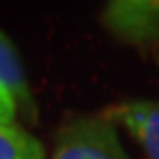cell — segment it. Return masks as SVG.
Here are the masks:
<instances>
[{"instance_id":"1","label":"cell","mask_w":159,"mask_h":159,"mask_svg":"<svg viewBox=\"0 0 159 159\" xmlns=\"http://www.w3.org/2000/svg\"><path fill=\"white\" fill-rule=\"evenodd\" d=\"M52 159H132L122 147L118 126L106 114L77 116L54 136Z\"/></svg>"},{"instance_id":"2","label":"cell","mask_w":159,"mask_h":159,"mask_svg":"<svg viewBox=\"0 0 159 159\" xmlns=\"http://www.w3.org/2000/svg\"><path fill=\"white\" fill-rule=\"evenodd\" d=\"M101 25L122 43L151 48L159 41V0H112L101 11Z\"/></svg>"},{"instance_id":"3","label":"cell","mask_w":159,"mask_h":159,"mask_svg":"<svg viewBox=\"0 0 159 159\" xmlns=\"http://www.w3.org/2000/svg\"><path fill=\"white\" fill-rule=\"evenodd\" d=\"M103 114L116 126L128 130L147 159H159V101L126 99L107 107Z\"/></svg>"},{"instance_id":"4","label":"cell","mask_w":159,"mask_h":159,"mask_svg":"<svg viewBox=\"0 0 159 159\" xmlns=\"http://www.w3.org/2000/svg\"><path fill=\"white\" fill-rule=\"evenodd\" d=\"M0 101L11 107L15 116L21 114L25 120L37 118V103L29 87L23 62L19 58L15 43L0 31Z\"/></svg>"},{"instance_id":"5","label":"cell","mask_w":159,"mask_h":159,"mask_svg":"<svg viewBox=\"0 0 159 159\" xmlns=\"http://www.w3.org/2000/svg\"><path fill=\"white\" fill-rule=\"evenodd\" d=\"M0 159H46V149L17 122H0Z\"/></svg>"},{"instance_id":"6","label":"cell","mask_w":159,"mask_h":159,"mask_svg":"<svg viewBox=\"0 0 159 159\" xmlns=\"http://www.w3.org/2000/svg\"><path fill=\"white\" fill-rule=\"evenodd\" d=\"M0 122H15V112L4 101H0Z\"/></svg>"},{"instance_id":"7","label":"cell","mask_w":159,"mask_h":159,"mask_svg":"<svg viewBox=\"0 0 159 159\" xmlns=\"http://www.w3.org/2000/svg\"><path fill=\"white\" fill-rule=\"evenodd\" d=\"M155 56H157V66H159V41H157V46H155Z\"/></svg>"}]
</instances>
